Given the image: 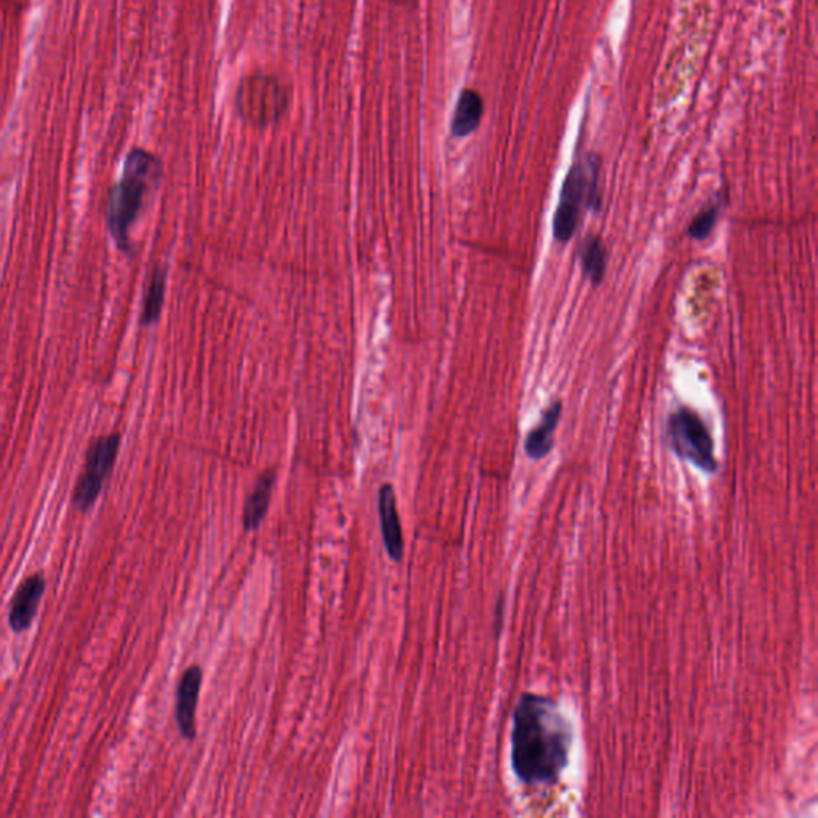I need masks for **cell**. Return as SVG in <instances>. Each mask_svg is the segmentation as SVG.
Wrapping results in <instances>:
<instances>
[{"mask_svg":"<svg viewBox=\"0 0 818 818\" xmlns=\"http://www.w3.org/2000/svg\"><path fill=\"white\" fill-rule=\"evenodd\" d=\"M563 403L553 402L542 413L541 422L528 433L525 441L526 456L533 461H541L550 454L555 443V432L561 419Z\"/></svg>","mask_w":818,"mask_h":818,"instance_id":"10","label":"cell"},{"mask_svg":"<svg viewBox=\"0 0 818 818\" xmlns=\"http://www.w3.org/2000/svg\"><path fill=\"white\" fill-rule=\"evenodd\" d=\"M579 258L585 277L593 285H600L608 267V250L600 235H590L582 242Z\"/></svg>","mask_w":818,"mask_h":818,"instance_id":"13","label":"cell"},{"mask_svg":"<svg viewBox=\"0 0 818 818\" xmlns=\"http://www.w3.org/2000/svg\"><path fill=\"white\" fill-rule=\"evenodd\" d=\"M572 731L558 703L544 695H521L513 711L512 767L526 785H553L569 763Z\"/></svg>","mask_w":818,"mask_h":818,"instance_id":"1","label":"cell"},{"mask_svg":"<svg viewBox=\"0 0 818 818\" xmlns=\"http://www.w3.org/2000/svg\"><path fill=\"white\" fill-rule=\"evenodd\" d=\"M45 593L44 574H32L24 580L18 588V592L13 596L12 608H10V627L13 632L20 633L31 627L32 620L36 617L40 600Z\"/></svg>","mask_w":818,"mask_h":818,"instance_id":"8","label":"cell"},{"mask_svg":"<svg viewBox=\"0 0 818 818\" xmlns=\"http://www.w3.org/2000/svg\"><path fill=\"white\" fill-rule=\"evenodd\" d=\"M483 112H485V103L480 93L475 92L472 88H465L454 109L453 122H451L453 135L456 138L472 135L480 127Z\"/></svg>","mask_w":818,"mask_h":818,"instance_id":"11","label":"cell"},{"mask_svg":"<svg viewBox=\"0 0 818 818\" xmlns=\"http://www.w3.org/2000/svg\"><path fill=\"white\" fill-rule=\"evenodd\" d=\"M379 520H381L382 541L386 545L387 553L394 561H402L405 555V541H403L402 525L398 517L397 499L394 486L382 485L378 499Z\"/></svg>","mask_w":818,"mask_h":818,"instance_id":"9","label":"cell"},{"mask_svg":"<svg viewBox=\"0 0 818 818\" xmlns=\"http://www.w3.org/2000/svg\"><path fill=\"white\" fill-rule=\"evenodd\" d=\"M719 205H721V203H719L718 199L716 202L708 205L707 208H703L699 215L692 219L691 226H689V229H687V234L691 235L692 239H707L708 235L713 232V229H715L716 226V221H718L719 218V211H721V207H719Z\"/></svg>","mask_w":818,"mask_h":818,"instance_id":"15","label":"cell"},{"mask_svg":"<svg viewBox=\"0 0 818 818\" xmlns=\"http://www.w3.org/2000/svg\"><path fill=\"white\" fill-rule=\"evenodd\" d=\"M119 448L120 437L116 433H112L108 437L98 438L90 446L84 472H82V477H80L76 491H74V504H76L77 509L85 512L98 501L104 481L109 477L112 467L116 464Z\"/></svg>","mask_w":818,"mask_h":818,"instance_id":"6","label":"cell"},{"mask_svg":"<svg viewBox=\"0 0 818 818\" xmlns=\"http://www.w3.org/2000/svg\"><path fill=\"white\" fill-rule=\"evenodd\" d=\"M203 672L199 665L187 668L176 694V723L179 732L186 740H194L197 735L195 727V710L199 702L200 689H202Z\"/></svg>","mask_w":818,"mask_h":818,"instance_id":"7","label":"cell"},{"mask_svg":"<svg viewBox=\"0 0 818 818\" xmlns=\"http://www.w3.org/2000/svg\"><path fill=\"white\" fill-rule=\"evenodd\" d=\"M165 288H167V274L159 267L152 274L146 296H144L143 315H141V323L144 326L152 325L159 320L163 299H165Z\"/></svg>","mask_w":818,"mask_h":818,"instance_id":"14","label":"cell"},{"mask_svg":"<svg viewBox=\"0 0 818 818\" xmlns=\"http://www.w3.org/2000/svg\"><path fill=\"white\" fill-rule=\"evenodd\" d=\"M274 485V473L267 472L259 477L253 493L250 494L247 504H245V512H243V525H245L247 531H255L263 523L269 504H271Z\"/></svg>","mask_w":818,"mask_h":818,"instance_id":"12","label":"cell"},{"mask_svg":"<svg viewBox=\"0 0 818 818\" xmlns=\"http://www.w3.org/2000/svg\"><path fill=\"white\" fill-rule=\"evenodd\" d=\"M600 171L601 159L596 154L577 160L568 171L553 218L556 242L568 243L574 237L585 210H600Z\"/></svg>","mask_w":818,"mask_h":818,"instance_id":"3","label":"cell"},{"mask_svg":"<svg viewBox=\"0 0 818 818\" xmlns=\"http://www.w3.org/2000/svg\"><path fill=\"white\" fill-rule=\"evenodd\" d=\"M162 176L159 159L143 149L130 152L124 175L114 189L108 208V224L114 242L124 253L132 251L130 229L143 210L147 195L157 189Z\"/></svg>","mask_w":818,"mask_h":818,"instance_id":"2","label":"cell"},{"mask_svg":"<svg viewBox=\"0 0 818 818\" xmlns=\"http://www.w3.org/2000/svg\"><path fill=\"white\" fill-rule=\"evenodd\" d=\"M237 109L240 116L253 125L277 122L288 109V88L277 77L264 72H253L242 80L237 90Z\"/></svg>","mask_w":818,"mask_h":818,"instance_id":"5","label":"cell"},{"mask_svg":"<svg viewBox=\"0 0 818 818\" xmlns=\"http://www.w3.org/2000/svg\"><path fill=\"white\" fill-rule=\"evenodd\" d=\"M668 443L676 456L691 462L705 473H715L718 461L715 457V443L703 424L699 414L681 406L670 414L667 422Z\"/></svg>","mask_w":818,"mask_h":818,"instance_id":"4","label":"cell"}]
</instances>
